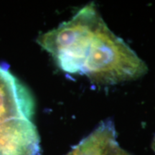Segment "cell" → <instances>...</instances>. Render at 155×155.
Listing matches in <instances>:
<instances>
[{"mask_svg":"<svg viewBox=\"0 0 155 155\" xmlns=\"http://www.w3.org/2000/svg\"><path fill=\"white\" fill-rule=\"evenodd\" d=\"M38 42L64 72L86 75L100 86L136 80L148 71L137 53L108 28L94 3L42 34Z\"/></svg>","mask_w":155,"mask_h":155,"instance_id":"1","label":"cell"},{"mask_svg":"<svg viewBox=\"0 0 155 155\" xmlns=\"http://www.w3.org/2000/svg\"><path fill=\"white\" fill-rule=\"evenodd\" d=\"M34 108L26 87L0 65V155H40V137L31 121Z\"/></svg>","mask_w":155,"mask_h":155,"instance_id":"2","label":"cell"},{"mask_svg":"<svg viewBox=\"0 0 155 155\" xmlns=\"http://www.w3.org/2000/svg\"><path fill=\"white\" fill-rule=\"evenodd\" d=\"M152 147L153 150H154V152H155V137H154V139H153L152 144Z\"/></svg>","mask_w":155,"mask_h":155,"instance_id":"3","label":"cell"}]
</instances>
